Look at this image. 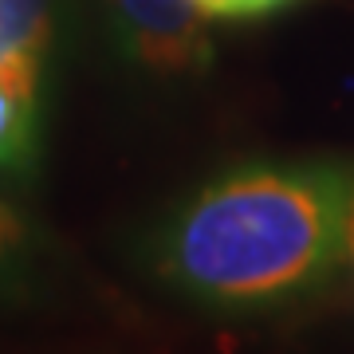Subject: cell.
<instances>
[{"label":"cell","mask_w":354,"mask_h":354,"mask_svg":"<svg viewBox=\"0 0 354 354\" xmlns=\"http://www.w3.org/2000/svg\"><path fill=\"white\" fill-rule=\"evenodd\" d=\"M351 209L354 174L342 165H241L174 213L158 268L205 304H272L339 264Z\"/></svg>","instance_id":"obj_1"},{"label":"cell","mask_w":354,"mask_h":354,"mask_svg":"<svg viewBox=\"0 0 354 354\" xmlns=\"http://www.w3.org/2000/svg\"><path fill=\"white\" fill-rule=\"evenodd\" d=\"M114 48L150 75H201L213 64L205 16L189 0H99Z\"/></svg>","instance_id":"obj_2"},{"label":"cell","mask_w":354,"mask_h":354,"mask_svg":"<svg viewBox=\"0 0 354 354\" xmlns=\"http://www.w3.org/2000/svg\"><path fill=\"white\" fill-rule=\"evenodd\" d=\"M36 75L39 67H0V169H24L36 150Z\"/></svg>","instance_id":"obj_3"},{"label":"cell","mask_w":354,"mask_h":354,"mask_svg":"<svg viewBox=\"0 0 354 354\" xmlns=\"http://www.w3.org/2000/svg\"><path fill=\"white\" fill-rule=\"evenodd\" d=\"M55 28V0H0V67H39Z\"/></svg>","instance_id":"obj_4"},{"label":"cell","mask_w":354,"mask_h":354,"mask_svg":"<svg viewBox=\"0 0 354 354\" xmlns=\"http://www.w3.org/2000/svg\"><path fill=\"white\" fill-rule=\"evenodd\" d=\"M28 279V232L20 216L0 201V299H8Z\"/></svg>","instance_id":"obj_5"},{"label":"cell","mask_w":354,"mask_h":354,"mask_svg":"<svg viewBox=\"0 0 354 354\" xmlns=\"http://www.w3.org/2000/svg\"><path fill=\"white\" fill-rule=\"evenodd\" d=\"M304 0H221V12L216 20H260V16L283 12V8H295Z\"/></svg>","instance_id":"obj_6"},{"label":"cell","mask_w":354,"mask_h":354,"mask_svg":"<svg viewBox=\"0 0 354 354\" xmlns=\"http://www.w3.org/2000/svg\"><path fill=\"white\" fill-rule=\"evenodd\" d=\"M346 252L354 256V209H351V236H346Z\"/></svg>","instance_id":"obj_7"}]
</instances>
